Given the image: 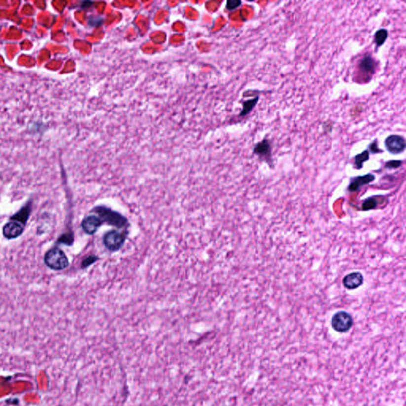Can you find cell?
<instances>
[{
	"mask_svg": "<svg viewBox=\"0 0 406 406\" xmlns=\"http://www.w3.org/2000/svg\"><path fill=\"white\" fill-rule=\"evenodd\" d=\"M45 262L49 268L55 271H61L69 266L66 255L57 247H54L45 253Z\"/></svg>",
	"mask_w": 406,
	"mask_h": 406,
	"instance_id": "6da1fadb",
	"label": "cell"
},
{
	"mask_svg": "<svg viewBox=\"0 0 406 406\" xmlns=\"http://www.w3.org/2000/svg\"><path fill=\"white\" fill-rule=\"evenodd\" d=\"M353 317L346 311H339L332 317L331 326L338 332H347L353 326Z\"/></svg>",
	"mask_w": 406,
	"mask_h": 406,
	"instance_id": "7a4b0ae2",
	"label": "cell"
},
{
	"mask_svg": "<svg viewBox=\"0 0 406 406\" xmlns=\"http://www.w3.org/2000/svg\"><path fill=\"white\" fill-rule=\"evenodd\" d=\"M384 145L386 151L392 155H399L404 152L406 148V140L398 134H390L386 137Z\"/></svg>",
	"mask_w": 406,
	"mask_h": 406,
	"instance_id": "3957f363",
	"label": "cell"
},
{
	"mask_svg": "<svg viewBox=\"0 0 406 406\" xmlns=\"http://www.w3.org/2000/svg\"><path fill=\"white\" fill-rule=\"evenodd\" d=\"M253 154L262 161L267 162L270 166L272 165V146L267 138L255 145Z\"/></svg>",
	"mask_w": 406,
	"mask_h": 406,
	"instance_id": "277c9868",
	"label": "cell"
},
{
	"mask_svg": "<svg viewBox=\"0 0 406 406\" xmlns=\"http://www.w3.org/2000/svg\"><path fill=\"white\" fill-rule=\"evenodd\" d=\"M96 210L103 220L108 224L118 227V228H122L126 224L125 218L117 213L113 212L109 209L104 208V207H98Z\"/></svg>",
	"mask_w": 406,
	"mask_h": 406,
	"instance_id": "5b68a950",
	"label": "cell"
},
{
	"mask_svg": "<svg viewBox=\"0 0 406 406\" xmlns=\"http://www.w3.org/2000/svg\"><path fill=\"white\" fill-rule=\"evenodd\" d=\"M125 237L123 233L117 231H110L103 237V243L105 246L111 251H117L121 249L125 242Z\"/></svg>",
	"mask_w": 406,
	"mask_h": 406,
	"instance_id": "8992f818",
	"label": "cell"
},
{
	"mask_svg": "<svg viewBox=\"0 0 406 406\" xmlns=\"http://www.w3.org/2000/svg\"><path fill=\"white\" fill-rule=\"evenodd\" d=\"M376 65L375 59L368 53L360 59L358 64V69L362 75L368 78V77H370L369 79H371L375 73Z\"/></svg>",
	"mask_w": 406,
	"mask_h": 406,
	"instance_id": "52a82bcc",
	"label": "cell"
},
{
	"mask_svg": "<svg viewBox=\"0 0 406 406\" xmlns=\"http://www.w3.org/2000/svg\"><path fill=\"white\" fill-rule=\"evenodd\" d=\"M364 275L360 271H355L345 275L342 283L346 289L352 291L361 287L364 284Z\"/></svg>",
	"mask_w": 406,
	"mask_h": 406,
	"instance_id": "ba28073f",
	"label": "cell"
},
{
	"mask_svg": "<svg viewBox=\"0 0 406 406\" xmlns=\"http://www.w3.org/2000/svg\"><path fill=\"white\" fill-rule=\"evenodd\" d=\"M375 180V176L372 173H368L364 176H359L351 179L349 186L348 190L350 192H356L361 189L362 186H364L366 184H370Z\"/></svg>",
	"mask_w": 406,
	"mask_h": 406,
	"instance_id": "9c48e42d",
	"label": "cell"
},
{
	"mask_svg": "<svg viewBox=\"0 0 406 406\" xmlns=\"http://www.w3.org/2000/svg\"><path fill=\"white\" fill-rule=\"evenodd\" d=\"M24 230V224L19 221H13L5 224L3 227V235L7 239L17 238L19 237Z\"/></svg>",
	"mask_w": 406,
	"mask_h": 406,
	"instance_id": "30bf717a",
	"label": "cell"
},
{
	"mask_svg": "<svg viewBox=\"0 0 406 406\" xmlns=\"http://www.w3.org/2000/svg\"><path fill=\"white\" fill-rule=\"evenodd\" d=\"M103 224V221L99 217L95 215H89L83 219L82 222V227L85 232L87 234H94L99 229V227Z\"/></svg>",
	"mask_w": 406,
	"mask_h": 406,
	"instance_id": "8fae6325",
	"label": "cell"
},
{
	"mask_svg": "<svg viewBox=\"0 0 406 406\" xmlns=\"http://www.w3.org/2000/svg\"><path fill=\"white\" fill-rule=\"evenodd\" d=\"M388 36L389 32L386 29L381 28L376 31L374 36L376 50H378L380 47H382L386 43L387 38H388Z\"/></svg>",
	"mask_w": 406,
	"mask_h": 406,
	"instance_id": "7c38bea8",
	"label": "cell"
},
{
	"mask_svg": "<svg viewBox=\"0 0 406 406\" xmlns=\"http://www.w3.org/2000/svg\"><path fill=\"white\" fill-rule=\"evenodd\" d=\"M259 96L253 98V99H249L246 101L243 102V108L240 116L241 117H245L251 113V111L254 109L255 107L257 105V103L259 102Z\"/></svg>",
	"mask_w": 406,
	"mask_h": 406,
	"instance_id": "4fadbf2b",
	"label": "cell"
},
{
	"mask_svg": "<svg viewBox=\"0 0 406 406\" xmlns=\"http://www.w3.org/2000/svg\"><path fill=\"white\" fill-rule=\"evenodd\" d=\"M354 167L357 170H360L364 168V164L365 162L370 160V152L368 150H364L361 153L357 154L354 156Z\"/></svg>",
	"mask_w": 406,
	"mask_h": 406,
	"instance_id": "5bb4252c",
	"label": "cell"
},
{
	"mask_svg": "<svg viewBox=\"0 0 406 406\" xmlns=\"http://www.w3.org/2000/svg\"><path fill=\"white\" fill-rule=\"evenodd\" d=\"M378 196H372L370 198H367L362 205V208L364 210H370L377 208V206L379 204V199H377Z\"/></svg>",
	"mask_w": 406,
	"mask_h": 406,
	"instance_id": "9a60e30c",
	"label": "cell"
},
{
	"mask_svg": "<svg viewBox=\"0 0 406 406\" xmlns=\"http://www.w3.org/2000/svg\"><path fill=\"white\" fill-rule=\"evenodd\" d=\"M368 152H370V154H380L383 152V150L381 149V148H379V147H378V139H374V141L368 146Z\"/></svg>",
	"mask_w": 406,
	"mask_h": 406,
	"instance_id": "2e32d148",
	"label": "cell"
},
{
	"mask_svg": "<svg viewBox=\"0 0 406 406\" xmlns=\"http://www.w3.org/2000/svg\"><path fill=\"white\" fill-rule=\"evenodd\" d=\"M242 4V2L240 0H228L226 2V8L230 11L236 10L239 6Z\"/></svg>",
	"mask_w": 406,
	"mask_h": 406,
	"instance_id": "e0dca14e",
	"label": "cell"
},
{
	"mask_svg": "<svg viewBox=\"0 0 406 406\" xmlns=\"http://www.w3.org/2000/svg\"><path fill=\"white\" fill-rule=\"evenodd\" d=\"M402 164V160H389L385 164V168L388 169H396L401 167Z\"/></svg>",
	"mask_w": 406,
	"mask_h": 406,
	"instance_id": "ac0fdd59",
	"label": "cell"
},
{
	"mask_svg": "<svg viewBox=\"0 0 406 406\" xmlns=\"http://www.w3.org/2000/svg\"><path fill=\"white\" fill-rule=\"evenodd\" d=\"M330 127L331 128V129H333V124L332 123L331 121H326V122L323 124L324 130H326V129H329L328 131L331 132L332 130H330Z\"/></svg>",
	"mask_w": 406,
	"mask_h": 406,
	"instance_id": "d6986e66",
	"label": "cell"
},
{
	"mask_svg": "<svg viewBox=\"0 0 406 406\" xmlns=\"http://www.w3.org/2000/svg\"><path fill=\"white\" fill-rule=\"evenodd\" d=\"M92 4V2H83V4H82V7H89Z\"/></svg>",
	"mask_w": 406,
	"mask_h": 406,
	"instance_id": "ffe728a7",
	"label": "cell"
}]
</instances>
